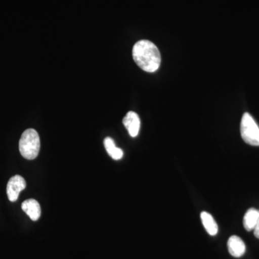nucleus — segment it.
Here are the masks:
<instances>
[{"label": "nucleus", "instance_id": "f257e3e1", "mask_svg": "<svg viewBox=\"0 0 259 259\" xmlns=\"http://www.w3.org/2000/svg\"><path fill=\"white\" fill-rule=\"evenodd\" d=\"M133 57L136 64L146 72H155L161 64L159 50L149 40H141L136 42L133 49Z\"/></svg>", "mask_w": 259, "mask_h": 259}, {"label": "nucleus", "instance_id": "f03ea898", "mask_svg": "<svg viewBox=\"0 0 259 259\" xmlns=\"http://www.w3.org/2000/svg\"><path fill=\"white\" fill-rule=\"evenodd\" d=\"M40 148V137L37 131L32 128L24 131L19 142V150L23 157L28 160L35 159Z\"/></svg>", "mask_w": 259, "mask_h": 259}, {"label": "nucleus", "instance_id": "7ed1b4c3", "mask_svg": "<svg viewBox=\"0 0 259 259\" xmlns=\"http://www.w3.org/2000/svg\"><path fill=\"white\" fill-rule=\"evenodd\" d=\"M242 139L250 146H259V127L248 112L243 114L241 122Z\"/></svg>", "mask_w": 259, "mask_h": 259}, {"label": "nucleus", "instance_id": "20e7f679", "mask_svg": "<svg viewBox=\"0 0 259 259\" xmlns=\"http://www.w3.org/2000/svg\"><path fill=\"white\" fill-rule=\"evenodd\" d=\"M26 187V182L23 177L15 175L11 177L7 186V194L10 202L18 200L19 194Z\"/></svg>", "mask_w": 259, "mask_h": 259}, {"label": "nucleus", "instance_id": "39448f33", "mask_svg": "<svg viewBox=\"0 0 259 259\" xmlns=\"http://www.w3.org/2000/svg\"><path fill=\"white\" fill-rule=\"evenodd\" d=\"M122 123L128 131L131 137L136 138L139 135L141 120L137 113L133 111L127 112L122 120Z\"/></svg>", "mask_w": 259, "mask_h": 259}, {"label": "nucleus", "instance_id": "423d86ee", "mask_svg": "<svg viewBox=\"0 0 259 259\" xmlns=\"http://www.w3.org/2000/svg\"><path fill=\"white\" fill-rule=\"evenodd\" d=\"M228 248L230 254L236 258H240L245 252L244 242L240 237L237 236H231L228 239Z\"/></svg>", "mask_w": 259, "mask_h": 259}, {"label": "nucleus", "instance_id": "0eeeda50", "mask_svg": "<svg viewBox=\"0 0 259 259\" xmlns=\"http://www.w3.org/2000/svg\"><path fill=\"white\" fill-rule=\"evenodd\" d=\"M22 209L33 221H37L41 214L40 204L35 199H29L24 201L22 204Z\"/></svg>", "mask_w": 259, "mask_h": 259}, {"label": "nucleus", "instance_id": "6e6552de", "mask_svg": "<svg viewBox=\"0 0 259 259\" xmlns=\"http://www.w3.org/2000/svg\"><path fill=\"white\" fill-rule=\"evenodd\" d=\"M259 220V210L250 208L245 213L243 218V226L247 231H253Z\"/></svg>", "mask_w": 259, "mask_h": 259}, {"label": "nucleus", "instance_id": "1a4fd4ad", "mask_svg": "<svg viewBox=\"0 0 259 259\" xmlns=\"http://www.w3.org/2000/svg\"><path fill=\"white\" fill-rule=\"evenodd\" d=\"M200 217L206 231L212 236L217 235L218 226L212 216L208 212H201Z\"/></svg>", "mask_w": 259, "mask_h": 259}, {"label": "nucleus", "instance_id": "9d476101", "mask_svg": "<svg viewBox=\"0 0 259 259\" xmlns=\"http://www.w3.org/2000/svg\"><path fill=\"white\" fill-rule=\"evenodd\" d=\"M104 145L107 152L114 160H120L123 156V151L120 148L116 147L115 143L111 138L107 137L104 141Z\"/></svg>", "mask_w": 259, "mask_h": 259}, {"label": "nucleus", "instance_id": "9b49d317", "mask_svg": "<svg viewBox=\"0 0 259 259\" xmlns=\"http://www.w3.org/2000/svg\"><path fill=\"white\" fill-rule=\"evenodd\" d=\"M253 232H254V236L259 239V220L254 229H253Z\"/></svg>", "mask_w": 259, "mask_h": 259}]
</instances>
